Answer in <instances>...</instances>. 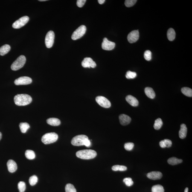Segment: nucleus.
<instances>
[{
    "label": "nucleus",
    "mask_w": 192,
    "mask_h": 192,
    "mask_svg": "<svg viewBox=\"0 0 192 192\" xmlns=\"http://www.w3.org/2000/svg\"><path fill=\"white\" fill-rule=\"evenodd\" d=\"M15 104L18 106H25L30 104L32 101L31 96L27 94H18L15 96Z\"/></svg>",
    "instance_id": "1"
},
{
    "label": "nucleus",
    "mask_w": 192,
    "mask_h": 192,
    "mask_svg": "<svg viewBox=\"0 0 192 192\" xmlns=\"http://www.w3.org/2000/svg\"><path fill=\"white\" fill-rule=\"evenodd\" d=\"M76 155L80 159H90L95 158L97 153L95 150L91 149H85L78 151L76 153Z\"/></svg>",
    "instance_id": "2"
},
{
    "label": "nucleus",
    "mask_w": 192,
    "mask_h": 192,
    "mask_svg": "<svg viewBox=\"0 0 192 192\" xmlns=\"http://www.w3.org/2000/svg\"><path fill=\"white\" fill-rule=\"evenodd\" d=\"M58 135L54 132L46 133L42 138V142L45 144H50L56 142L58 139Z\"/></svg>",
    "instance_id": "3"
},
{
    "label": "nucleus",
    "mask_w": 192,
    "mask_h": 192,
    "mask_svg": "<svg viewBox=\"0 0 192 192\" xmlns=\"http://www.w3.org/2000/svg\"><path fill=\"white\" fill-rule=\"evenodd\" d=\"M26 61V59L25 56L24 55H21L12 64L11 68L13 71H17L24 66Z\"/></svg>",
    "instance_id": "4"
},
{
    "label": "nucleus",
    "mask_w": 192,
    "mask_h": 192,
    "mask_svg": "<svg viewBox=\"0 0 192 192\" xmlns=\"http://www.w3.org/2000/svg\"><path fill=\"white\" fill-rule=\"evenodd\" d=\"M86 30V27L85 25L80 26L73 33L71 39L74 40L80 39L85 34Z\"/></svg>",
    "instance_id": "5"
},
{
    "label": "nucleus",
    "mask_w": 192,
    "mask_h": 192,
    "mask_svg": "<svg viewBox=\"0 0 192 192\" xmlns=\"http://www.w3.org/2000/svg\"><path fill=\"white\" fill-rule=\"evenodd\" d=\"M88 139V137L85 135H79L74 137L71 141V144L74 146L84 145L85 140Z\"/></svg>",
    "instance_id": "6"
},
{
    "label": "nucleus",
    "mask_w": 192,
    "mask_h": 192,
    "mask_svg": "<svg viewBox=\"0 0 192 192\" xmlns=\"http://www.w3.org/2000/svg\"><path fill=\"white\" fill-rule=\"evenodd\" d=\"M29 20L28 16H25L22 17L14 23L12 27L14 28L18 29L21 28L25 25Z\"/></svg>",
    "instance_id": "7"
},
{
    "label": "nucleus",
    "mask_w": 192,
    "mask_h": 192,
    "mask_svg": "<svg viewBox=\"0 0 192 192\" xmlns=\"http://www.w3.org/2000/svg\"><path fill=\"white\" fill-rule=\"evenodd\" d=\"M54 33L52 31H49L47 33L45 39V43L47 48H50L53 46L54 42Z\"/></svg>",
    "instance_id": "8"
},
{
    "label": "nucleus",
    "mask_w": 192,
    "mask_h": 192,
    "mask_svg": "<svg viewBox=\"0 0 192 192\" xmlns=\"http://www.w3.org/2000/svg\"><path fill=\"white\" fill-rule=\"evenodd\" d=\"M96 101L102 107L108 108L110 107L111 103L109 100L103 96H99L96 97Z\"/></svg>",
    "instance_id": "9"
},
{
    "label": "nucleus",
    "mask_w": 192,
    "mask_h": 192,
    "mask_svg": "<svg viewBox=\"0 0 192 192\" xmlns=\"http://www.w3.org/2000/svg\"><path fill=\"white\" fill-rule=\"evenodd\" d=\"M115 43L108 40L106 38H104L103 39L101 45L102 48L103 50L110 51L113 49L115 48Z\"/></svg>",
    "instance_id": "10"
},
{
    "label": "nucleus",
    "mask_w": 192,
    "mask_h": 192,
    "mask_svg": "<svg viewBox=\"0 0 192 192\" xmlns=\"http://www.w3.org/2000/svg\"><path fill=\"white\" fill-rule=\"evenodd\" d=\"M31 78L28 77H21L14 81L15 84L17 85H28L32 83Z\"/></svg>",
    "instance_id": "11"
},
{
    "label": "nucleus",
    "mask_w": 192,
    "mask_h": 192,
    "mask_svg": "<svg viewBox=\"0 0 192 192\" xmlns=\"http://www.w3.org/2000/svg\"><path fill=\"white\" fill-rule=\"evenodd\" d=\"M139 38V32L138 30H135L130 32L128 35V42L130 43H133L138 41Z\"/></svg>",
    "instance_id": "12"
},
{
    "label": "nucleus",
    "mask_w": 192,
    "mask_h": 192,
    "mask_svg": "<svg viewBox=\"0 0 192 192\" xmlns=\"http://www.w3.org/2000/svg\"><path fill=\"white\" fill-rule=\"evenodd\" d=\"M82 65L83 67L89 68H94L97 66L95 62L89 57L85 58L82 61Z\"/></svg>",
    "instance_id": "13"
},
{
    "label": "nucleus",
    "mask_w": 192,
    "mask_h": 192,
    "mask_svg": "<svg viewBox=\"0 0 192 192\" xmlns=\"http://www.w3.org/2000/svg\"><path fill=\"white\" fill-rule=\"evenodd\" d=\"M120 123L123 126L127 125L130 123L131 119L129 116L125 114H121L119 117Z\"/></svg>",
    "instance_id": "14"
},
{
    "label": "nucleus",
    "mask_w": 192,
    "mask_h": 192,
    "mask_svg": "<svg viewBox=\"0 0 192 192\" xmlns=\"http://www.w3.org/2000/svg\"><path fill=\"white\" fill-rule=\"evenodd\" d=\"M162 176V174L161 172L158 171L150 172L147 174L148 178L153 180L161 179Z\"/></svg>",
    "instance_id": "15"
},
{
    "label": "nucleus",
    "mask_w": 192,
    "mask_h": 192,
    "mask_svg": "<svg viewBox=\"0 0 192 192\" xmlns=\"http://www.w3.org/2000/svg\"><path fill=\"white\" fill-rule=\"evenodd\" d=\"M8 170L10 173H14L17 170V165L16 162L13 160H9L7 163Z\"/></svg>",
    "instance_id": "16"
},
{
    "label": "nucleus",
    "mask_w": 192,
    "mask_h": 192,
    "mask_svg": "<svg viewBox=\"0 0 192 192\" xmlns=\"http://www.w3.org/2000/svg\"><path fill=\"white\" fill-rule=\"evenodd\" d=\"M126 100L131 106L135 107L138 105V101L135 97L131 95H129L126 97Z\"/></svg>",
    "instance_id": "17"
},
{
    "label": "nucleus",
    "mask_w": 192,
    "mask_h": 192,
    "mask_svg": "<svg viewBox=\"0 0 192 192\" xmlns=\"http://www.w3.org/2000/svg\"><path fill=\"white\" fill-rule=\"evenodd\" d=\"M187 128L186 125L182 124L180 126V129L179 131V136L181 139L185 138L187 136Z\"/></svg>",
    "instance_id": "18"
},
{
    "label": "nucleus",
    "mask_w": 192,
    "mask_h": 192,
    "mask_svg": "<svg viewBox=\"0 0 192 192\" xmlns=\"http://www.w3.org/2000/svg\"><path fill=\"white\" fill-rule=\"evenodd\" d=\"M144 92L146 95L149 98L152 99L155 98V93L152 88L148 87L146 88L144 90Z\"/></svg>",
    "instance_id": "19"
},
{
    "label": "nucleus",
    "mask_w": 192,
    "mask_h": 192,
    "mask_svg": "<svg viewBox=\"0 0 192 192\" xmlns=\"http://www.w3.org/2000/svg\"><path fill=\"white\" fill-rule=\"evenodd\" d=\"M48 124L52 126H58L61 124L60 120L56 118H50L47 120Z\"/></svg>",
    "instance_id": "20"
},
{
    "label": "nucleus",
    "mask_w": 192,
    "mask_h": 192,
    "mask_svg": "<svg viewBox=\"0 0 192 192\" xmlns=\"http://www.w3.org/2000/svg\"><path fill=\"white\" fill-rule=\"evenodd\" d=\"M10 45L7 44L3 46L0 48V55H5L10 51Z\"/></svg>",
    "instance_id": "21"
},
{
    "label": "nucleus",
    "mask_w": 192,
    "mask_h": 192,
    "mask_svg": "<svg viewBox=\"0 0 192 192\" xmlns=\"http://www.w3.org/2000/svg\"><path fill=\"white\" fill-rule=\"evenodd\" d=\"M182 162V160L181 159H178V158L174 157H172L167 160V162L169 164L172 165H177L178 164H180Z\"/></svg>",
    "instance_id": "22"
},
{
    "label": "nucleus",
    "mask_w": 192,
    "mask_h": 192,
    "mask_svg": "<svg viewBox=\"0 0 192 192\" xmlns=\"http://www.w3.org/2000/svg\"><path fill=\"white\" fill-rule=\"evenodd\" d=\"M167 39L170 41H173L176 37V32L172 28H170L167 32Z\"/></svg>",
    "instance_id": "23"
},
{
    "label": "nucleus",
    "mask_w": 192,
    "mask_h": 192,
    "mask_svg": "<svg viewBox=\"0 0 192 192\" xmlns=\"http://www.w3.org/2000/svg\"><path fill=\"white\" fill-rule=\"evenodd\" d=\"M19 127L21 132L22 133H25L29 129L30 126L27 123H20Z\"/></svg>",
    "instance_id": "24"
},
{
    "label": "nucleus",
    "mask_w": 192,
    "mask_h": 192,
    "mask_svg": "<svg viewBox=\"0 0 192 192\" xmlns=\"http://www.w3.org/2000/svg\"><path fill=\"white\" fill-rule=\"evenodd\" d=\"M26 157L29 159H34L35 158V154L33 151L31 150H27L25 153Z\"/></svg>",
    "instance_id": "25"
},
{
    "label": "nucleus",
    "mask_w": 192,
    "mask_h": 192,
    "mask_svg": "<svg viewBox=\"0 0 192 192\" xmlns=\"http://www.w3.org/2000/svg\"><path fill=\"white\" fill-rule=\"evenodd\" d=\"M181 91L184 95L188 97H192V90L191 88L188 87L182 88L181 89Z\"/></svg>",
    "instance_id": "26"
},
{
    "label": "nucleus",
    "mask_w": 192,
    "mask_h": 192,
    "mask_svg": "<svg viewBox=\"0 0 192 192\" xmlns=\"http://www.w3.org/2000/svg\"><path fill=\"white\" fill-rule=\"evenodd\" d=\"M163 123L161 118H158L155 120L154 125V127L156 130L161 129L163 125Z\"/></svg>",
    "instance_id": "27"
},
{
    "label": "nucleus",
    "mask_w": 192,
    "mask_h": 192,
    "mask_svg": "<svg viewBox=\"0 0 192 192\" xmlns=\"http://www.w3.org/2000/svg\"><path fill=\"white\" fill-rule=\"evenodd\" d=\"M152 192H164L163 187L161 185H154L152 188Z\"/></svg>",
    "instance_id": "28"
},
{
    "label": "nucleus",
    "mask_w": 192,
    "mask_h": 192,
    "mask_svg": "<svg viewBox=\"0 0 192 192\" xmlns=\"http://www.w3.org/2000/svg\"><path fill=\"white\" fill-rule=\"evenodd\" d=\"M112 170L114 171H124L127 170V167L126 166L123 165H115L113 166Z\"/></svg>",
    "instance_id": "29"
},
{
    "label": "nucleus",
    "mask_w": 192,
    "mask_h": 192,
    "mask_svg": "<svg viewBox=\"0 0 192 192\" xmlns=\"http://www.w3.org/2000/svg\"><path fill=\"white\" fill-rule=\"evenodd\" d=\"M65 192H77L74 185L71 184H67L65 187Z\"/></svg>",
    "instance_id": "30"
},
{
    "label": "nucleus",
    "mask_w": 192,
    "mask_h": 192,
    "mask_svg": "<svg viewBox=\"0 0 192 192\" xmlns=\"http://www.w3.org/2000/svg\"><path fill=\"white\" fill-rule=\"evenodd\" d=\"M38 180L37 177L35 176V175H33V176L30 177L29 180V182L30 185L33 186L37 183Z\"/></svg>",
    "instance_id": "31"
},
{
    "label": "nucleus",
    "mask_w": 192,
    "mask_h": 192,
    "mask_svg": "<svg viewBox=\"0 0 192 192\" xmlns=\"http://www.w3.org/2000/svg\"><path fill=\"white\" fill-rule=\"evenodd\" d=\"M18 188L20 192H24L26 189V184L23 181H20L18 184Z\"/></svg>",
    "instance_id": "32"
},
{
    "label": "nucleus",
    "mask_w": 192,
    "mask_h": 192,
    "mask_svg": "<svg viewBox=\"0 0 192 192\" xmlns=\"http://www.w3.org/2000/svg\"><path fill=\"white\" fill-rule=\"evenodd\" d=\"M136 73L131 71H128L126 75V77L127 79H133L136 77Z\"/></svg>",
    "instance_id": "33"
},
{
    "label": "nucleus",
    "mask_w": 192,
    "mask_h": 192,
    "mask_svg": "<svg viewBox=\"0 0 192 192\" xmlns=\"http://www.w3.org/2000/svg\"><path fill=\"white\" fill-rule=\"evenodd\" d=\"M136 0H126L125 1V5L127 7H130L133 6L136 3Z\"/></svg>",
    "instance_id": "34"
},
{
    "label": "nucleus",
    "mask_w": 192,
    "mask_h": 192,
    "mask_svg": "<svg viewBox=\"0 0 192 192\" xmlns=\"http://www.w3.org/2000/svg\"><path fill=\"white\" fill-rule=\"evenodd\" d=\"M123 181L128 187L131 186L133 184V181L132 180L131 178H125Z\"/></svg>",
    "instance_id": "35"
},
{
    "label": "nucleus",
    "mask_w": 192,
    "mask_h": 192,
    "mask_svg": "<svg viewBox=\"0 0 192 192\" xmlns=\"http://www.w3.org/2000/svg\"><path fill=\"white\" fill-rule=\"evenodd\" d=\"M144 58L146 60L149 61L152 59V53L149 50H147L144 53Z\"/></svg>",
    "instance_id": "36"
},
{
    "label": "nucleus",
    "mask_w": 192,
    "mask_h": 192,
    "mask_svg": "<svg viewBox=\"0 0 192 192\" xmlns=\"http://www.w3.org/2000/svg\"><path fill=\"white\" fill-rule=\"evenodd\" d=\"M134 144L133 143H127L125 144L124 148L126 150H131L133 149Z\"/></svg>",
    "instance_id": "37"
},
{
    "label": "nucleus",
    "mask_w": 192,
    "mask_h": 192,
    "mask_svg": "<svg viewBox=\"0 0 192 192\" xmlns=\"http://www.w3.org/2000/svg\"><path fill=\"white\" fill-rule=\"evenodd\" d=\"M163 141L165 147L170 148L171 147L172 142L171 140L166 139L163 140Z\"/></svg>",
    "instance_id": "38"
},
{
    "label": "nucleus",
    "mask_w": 192,
    "mask_h": 192,
    "mask_svg": "<svg viewBox=\"0 0 192 192\" xmlns=\"http://www.w3.org/2000/svg\"><path fill=\"white\" fill-rule=\"evenodd\" d=\"M86 1V0H78L77 2L78 7H83Z\"/></svg>",
    "instance_id": "39"
},
{
    "label": "nucleus",
    "mask_w": 192,
    "mask_h": 192,
    "mask_svg": "<svg viewBox=\"0 0 192 192\" xmlns=\"http://www.w3.org/2000/svg\"><path fill=\"white\" fill-rule=\"evenodd\" d=\"M84 145L86 147H89L91 146V141L88 139L85 140L84 143Z\"/></svg>",
    "instance_id": "40"
},
{
    "label": "nucleus",
    "mask_w": 192,
    "mask_h": 192,
    "mask_svg": "<svg viewBox=\"0 0 192 192\" xmlns=\"http://www.w3.org/2000/svg\"><path fill=\"white\" fill-rule=\"evenodd\" d=\"M105 0H98V1L99 3L100 4H102L105 2Z\"/></svg>",
    "instance_id": "41"
},
{
    "label": "nucleus",
    "mask_w": 192,
    "mask_h": 192,
    "mask_svg": "<svg viewBox=\"0 0 192 192\" xmlns=\"http://www.w3.org/2000/svg\"><path fill=\"white\" fill-rule=\"evenodd\" d=\"M188 190L189 189L187 187V188H186L185 190V191H184V192H188Z\"/></svg>",
    "instance_id": "42"
},
{
    "label": "nucleus",
    "mask_w": 192,
    "mask_h": 192,
    "mask_svg": "<svg viewBox=\"0 0 192 192\" xmlns=\"http://www.w3.org/2000/svg\"><path fill=\"white\" fill-rule=\"evenodd\" d=\"M1 138H2V134L0 132V140H1Z\"/></svg>",
    "instance_id": "43"
},
{
    "label": "nucleus",
    "mask_w": 192,
    "mask_h": 192,
    "mask_svg": "<svg viewBox=\"0 0 192 192\" xmlns=\"http://www.w3.org/2000/svg\"><path fill=\"white\" fill-rule=\"evenodd\" d=\"M47 0H39V1H46Z\"/></svg>",
    "instance_id": "44"
}]
</instances>
